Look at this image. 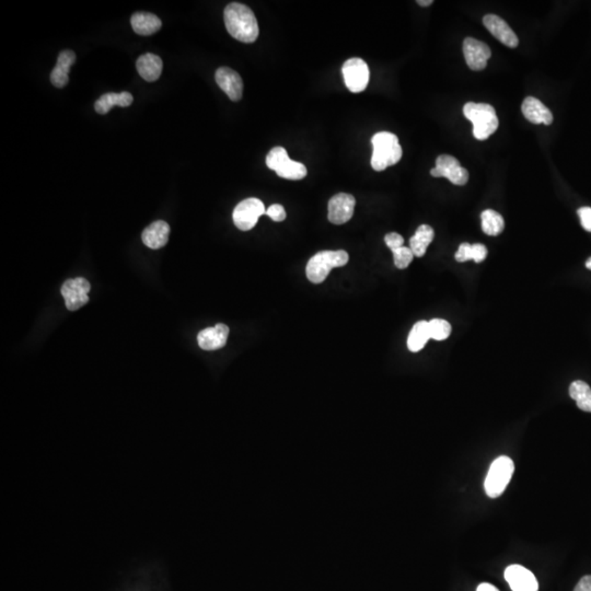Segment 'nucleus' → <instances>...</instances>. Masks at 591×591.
<instances>
[{"label": "nucleus", "instance_id": "nucleus-27", "mask_svg": "<svg viewBox=\"0 0 591 591\" xmlns=\"http://www.w3.org/2000/svg\"><path fill=\"white\" fill-rule=\"evenodd\" d=\"M430 339L443 341L448 339L451 333V325L448 321L443 319H433L428 322Z\"/></svg>", "mask_w": 591, "mask_h": 591}, {"label": "nucleus", "instance_id": "nucleus-22", "mask_svg": "<svg viewBox=\"0 0 591 591\" xmlns=\"http://www.w3.org/2000/svg\"><path fill=\"white\" fill-rule=\"evenodd\" d=\"M434 236H435V232L432 227L428 225H422L418 227L415 234L410 239V249L412 250L414 257H424L427 248L434 240Z\"/></svg>", "mask_w": 591, "mask_h": 591}, {"label": "nucleus", "instance_id": "nucleus-30", "mask_svg": "<svg viewBox=\"0 0 591 591\" xmlns=\"http://www.w3.org/2000/svg\"><path fill=\"white\" fill-rule=\"evenodd\" d=\"M266 215L272 220L277 222H284L285 219H286V212H285L284 207L280 204H274L272 206H269L266 209Z\"/></svg>", "mask_w": 591, "mask_h": 591}, {"label": "nucleus", "instance_id": "nucleus-15", "mask_svg": "<svg viewBox=\"0 0 591 591\" xmlns=\"http://www.w3.org/2000/svg\"><path fill=\"white\" fill-rule=\"evenodd\" d=\"M215 78H216L218 86L227 96L229 97L230 100L234 101V102L241 100L242 92H243V81H242L239 73L234 71V69H228V67H220L216 71Z\"/></svg>", "mask_w": 591, "mask_h": 591}, {"label": "nucleus", "instance_id": "nucleus-36", "mask_svg": "<svg viewBox=\"0 0 591 591\" xmlns=\"http://www.w3.org/2000/svg\"><path fill=\"white\" fill-rule=\"evenodd\" d=\"M433 3V0H418V5L422 6V7H428Z\"/></svg>", "mask_w": 591, "mask_h": 591}, {"label": "nucleus", "instance_id": "nucleus-26", "mask_svg": "<svg viewBox=\"0 0 591 591\" xmlns=\"http://www.w3.org/2000/svg\"><path fill=\"white\" fill-rule=\"evenodd\" d=\"M480 220H482V229L484 234L488 236H498L505 228L503 216L493 209L484 211L480 215Z\"/></svg>", "mask_w": 591, "mask_h": 591}, {"label": "nucleus", "instance_id": "nucleus-24", "mask_svg": "<svg viewBox=\"0 0 591 591\" xmlns=\"http://www.w3.org/2000/svg\"><path fill=\"white\" fill-rule=\"evenodd\" d=\"M430 339L427 321H418L414 325L408 339V348L411 352L418 353L423 350Z\"/></svg>", "mask_w": 591, "mask_h": 591}, {"label": "nucleus", "instance_id": "nucleus-5", "mask_svg": "<svg viewBox=\"0 0 591 591\" xmlns=\"http://www.w3.org/2000/svg\"><path fill=\"white\" fill-rule=\"evenodd\" d=\"M513 471L515 466L513 460L506 455H501L492 463L484 483L488 497L497 498L504 493L511 482Z\"/></svg>", "mask_w": 591, "mask_h": 591}, {"label": "nucleus", "instance_id": "nucleus-23", "mask_svg": "<svg viewBox=\"0 0 591 591\" xmlns=\"http://www.w3.org/2000/svg\"><path fill=\"white\" fill-rule=\"evenodd\" d=\"M133 96L126 91L121 92V94H112L111 92V94H104V96L98 99L96 104H94V108H96L97 113L104 115V114L111 111V108L114 106H123V108L131 106L133 104Z\"/></svg>", "mask_w": 591, "mask_h": 591}, {"label": "nucleus", "instance_id": "nucleus-32", "mask_svg": "<svg viewBox=\"0 0 591 591\" xmlns=\"http://www.w3.org/2000/svg\"><path fill=\"white\" fill-rule=\"evenodd\" d=\"M578 216L581 218V226L586 232H591V208L581 207L578 209Z\"/></svg>", "mask_w": 591, "mask_h": 591}, {"label": "nucleus", "instance_id": "nucleus-20", "mask_svg": "<svg viewBox=\"0 0 591 591\" xmlns=\"http://www.w3.org/2000/svg\"><path fill=\"white\" fill-rule=\"evenodd\" d=\"M137 71L139 75L148 83H154L158 80L162 76L164 64L162 58L155 54H145L138 58L136 63Z\"/></svg>", "mask_w": 591, "mask_h": 591}, {"label": "nucleus", "instance_id": "nucleus-16", "mask_svg": "<svg viewBox=\"0 0 591 591\" xmlns=\"http://www.w3.org/2000/svg\"><path fill=\"white\" fill-rule=\"evenodd\" d=\"M229 335V327L219 323L213 327H207L197 335L199 348L205 350H215L224 348Z\"/></svg>", "mask_w": 591, "mask_h": 591}, {"label": "nucleus", "instance_id": "nucleus-2", "mask_svg": "<svg viewBox=\"0 0 591 591\" xmlns=\"http://www.w3.org/2000/svg\"><path fill=\"white\" fill-rule=\"evenodd\" d=\"M373 152L371 166L376 171H383L387 166H394L402 158V147L398 137L389 131H380L371 138Z\"/></svg>", "mask_w": 591, "mask_h": 591}, {"label": "nucleus", "instance_id": "nucleus-10", "mask_svg": "<svg viewBox=\"0 0 591 591\" xmlns=\"http://www.w3.org/2000/svg\"><path fill=\"white\" fill-rule=\"evenodd\" d=\"M91 285L86 278L77 277L73 280H66L62 286V294L65 299L66 308L69 311H76L87 305L89 301L88 294Z\"/></svg>", "mask_w": 591, "mask_h": 591}, {"label": "nucleus", "instance_id": "nucleus-34", "mask_svg": "<svg viewBox=\"0 0 591 591\" xmlns=\"http://www.w3.org/2000/svg\"><path fill=\"white\" fill-rule=\"evenodd\" d=\"M574 591H591V576L583 577Z\"/></svg>", "mask_w": 591, "mask_h": 591}, {"label": "nucleus", "instance_id": "nucleus-7", "mask_svg": "<svg viewBox=\"0 0 591 591\" xmlns=\"http://www.w3.org/2000/svg\"><path fill=\"white\" fill-rule=\"evenodd\" d=\"M264 214H266V209L263 201L251 197V199H244L236 205L232 214V219L238 229L249 232L252 228H255L259 217Z\"/></svg>", "mask_w": 591, "mask_h": 591}, {"label": "nucleus", "instance_id": "nucleus-12", "mask_svg": "<svg viewBox=\"0 0 591 591\" xmlns=\"http://www.w3.org/2000/svg\"><path fill=\"white\" fill-rule=\"evenodd\" d=\"M463 53L469 69L474 71L485 69L492 56V50L488 45L473 38H467L463 42Z\"/></svg>", "mask_w": 591, "mask_h": 591}, {"label": "nucleus", "instance_id": "nucleus-29", "mask_svg": "<svg viewBox=\"0 0 591 591\" xmlns=\"http://www.w3.org/2000/svg\"><path fill=\"white\" fill-rule=\"evenodd\" d=\"M385 242L387 244V248L391 250V251H394V250L399 249V248L404 247L403 244H404V239H403V236L401 234H397V232H390V234H387V236H385Z\"/></svg>", "mask_w": 591, "mask_h": 591}, {"label": "nucleus", "instance_id": "nucleus-11", "mask_svg": "<svg viewBox=\"0 0 591 591\" xmlns=\"http://www.w3.org/2000/svg\"><path fill=\"white\" fill-rule=\"evenodd\" d=\"M355 205L356 199L350 194H336L329 201L327 218L334 225L346 224L354 215Z\"/></svg>", "mask_w": 591, "mask_h": 591}, {"label": "nucleus", "instance_id": "nucleus-9", "mask_svg": "<svg viewBox=\"0 0 591 591\" xmlns=\"http://www.w3.org/2000/svg\"><path fill=\"white\" fill-rule=\"evenodd\" d=\"M435 178H446L455 185H466L469 181V172L460 166L458 159L449 155H441L436 160V168L430 170Z\"/></svg>", "mask_w": 591, "mask_h": 591}, {"label": "nucleus", "instance_id": "nucleus-13", "mask_svg": "<svg viewBox=\"0 0 591 591\" xmlns=\"http://www.w3.org/2000/svg\"><path fill=\"white\" fill-rule=\"evenodd\" d=\"M505 579L513 591H538L536 576L526 567L511 565L505 571Z\"/></svg>", "mask_w": 591, "mask_h": 591}, {"label": "nucleus", "instance_id": "nucleus-8", "mask_svg": "<svg viewBox=\"0 0 591 591\" xmlns=\"http://www.w3.org/2000/svg\"><path fill=\"white\" fill-rule=\"evenodd\" d=\"M345 85L353 94H359L367 88L369 83V69L362 58H350L345 62L342 69Z\"/></svg>", "mask_w": 591, "mask_h": 591}, {"label": "nucleus", "instance_id": "nucleus-4", "mask_svg": "<svg viewBox=\"0 0 591 591\" xmlns=\"http://www.w3.org/2000/svg\"><path fill=\"white\" fill-rule=\"evenodd\" d=\"M348 253L344 250L319 252L308 262L306 269L308 280L313 284H321L333 269L344 266L348 264Z\"/></svg>", "mask_w": 591, "mask_h": 591}, {"label": "nucleus", "instance_id": "nucleus-14", "mask_svg": "<svg viewBox=\"0 0 591 591\" xmlns=\"http://www.w3.org/2000/svg\"><path fill=\"white\" fill-rule=\"evenodd\" d=\"M485 28L504 45L516 48L519 45L518 36L505 20L496 15H486L483 18Z\"/></svg>", "mask_w": 591, "mask_h": 591}, {"label": "nucleus", "instance_id": "nucleus-28", "mask_svg": "<svg viewBox=\"0 0 591 591\" xmlns=\"http://www.w3.org/2000/svg\"><path fill=\"white\" fill-rule=\"evenodd\" d=\"M394 265L400 269H406L414 259L412 250L410 248L402 247L392 251Z\"/></svg>", "mask_w": 591, "mask_h": 591}, {"label": "nucleus", "instance_id": "nucleus-18", "mask_svg": "<svg viewBox=\"0 0 591 591\" xmlns=\"http://www.w3.org/2000/svg\"><path fill=\"white\" fill-rule=\"evenodd\" d=\"M169 234H170V226L166 222L158 220L143 230L141 239L147 247L152 250H158L166 245L169 240Z\"/></svg>", "mask_w": 591, "mask_h": 591}, {"label": "nucleus", "instance_id": "nucleus-21", "mask_svg": "<svg viewBox=\"0 0 591 591\" xmlns=\"http://www.w3.org/2000/svg\"><path fill=\"white\" fill-rule=\"evenodd\" d=\"M133 30L139 36H151L162 28V20L149 13H136L131 17Z\"/></svg>", "mask_w": 591, "mask_h": 591}, {"label": "nucleus", "instance_id": "nucleus-19", "mask_svg": "<svg viewBox=\"0 0 591 591\" xmlns=\"http://www.w3.org/2000/svg\"><path fill=\"white\" fill-rule=\"evenodd\" d=\"M76 62V54L73 50H63L58 56L55 69L50 73V81L56 88H64L67 86L69 78V71Z\"/></svg>", "mask_w": 591, "mask_h": 591}, {"label": "nucleus", "instance_id": "nucleus-6", "mask_svg": "<svg viewBox=\"0 0 591 591\" xmlns=\"http://www.w3.org/2000/svg\"><path fill=\"white\" fill-rule=\"evenodd\" d=\"M266 166L283 179L294 181L304 179L308 173L305 164L292 160L283 147H275L269 151L266 156Z\"/></svg>", "mask_w": 591, "mask_h": 591}, {"label": "nucleus", "instance_id": "nucleus-37", "mask_svg": "<svg viewBox=\"0 0 591 591\" xmlns=\"http://www.w3.org/2000/svg\"><path fill=\"white\" fill-rule=\"evenodd\" d=\"M586 267L588 269H591V257H589V259H587Z\"/></svg>", "mask_w": 591, "mask_h": 591}, {"label": "nucleus", "instance_id": "nucleus-31", "mask_svg": "<svg viewBox=\"0 0 591 591\" xmlns=\"http://www.w3.org/2000/svg\"><path fill=\"white\" fill-rule=\"evenodd\" d=\"M455 259L463 263V262L470 261L473 259L472 257V244L463 242L460 244L458 251L455 253Z\"/></svg>", "mask_w": 591, "mask_h": 591}, {"label": "nucleus", "instance_id": "nucleus-1", "mask_svg": "<svg viewBox=\"0 0 591 591\" xmlns=\"http://www.w3.org/2000/svg\"><path fill=\"white\" fill-rule=\"evenodd\" d=\"M225 24L230 36L242 43H253L259 34L255 13L243 3H232L227 6L224 13Z\"/></svg>", "mask_w": 591, "mask_h": 591}, {"label": "nucleus", "instance_id": "nucleus-25", "mask_svg": "<svg viewBox=\"0 0 591 591\" xmlns=\"http://www.w3.org/2000/svg\"><path fill=\"white\" fill-rule=\"evenodd\" d=\"M571 398L576 401L577 406L584 412L591 413V389L588 383L577 380L569 387Z\"/></svg>", "mask_w": 591, "mask_h": 591}, {"label": "nucleus", "instance_id": "nucleus-3", "mask_svg": "<svg viewBox=\"0 0 591 591\" xmlns=\"http://www.w3.org/2000/svg\"><path fill=\"white\" fill-rule=\"evenodd\" d=\"M463 113L473 124V135L478 141H485L497 131L499 121L491 104L469 102L463 108Z\"/></svg>", "mask_w": 591, "mask_h": 591}, {"label": "nucleus", "instance_id": "nucleus-17", "mask_svg": "<svg viewBox=\"0 0 591 591\" xmlns=\"http://www.w3.org/2000/svg\"><path fill=\"white\" fill-rule=\"evenodd\" d=\"M521 111L525 118L531 123L544 124V125H551L553 123L552 112L542 104L541 101H539L534 97L525 99L521 106Z\"/></svg>", "mask_w": 591, "mask_h": 591}, {"label": "nucleus", "instance_id": "nucleus-33", "mask_svg": "<svg viewBox=\"0 0 591 591\" xmlns=\"http://www.w3.org/2000/svg\"><path fill=\"white\" fill-rule=\"evenodd\" d=\"M487 257V249L484 244H472V257L476 263H480Z\"/></svg>", "mask_w": 591, "mask_h": 591}, {"label": "nucleus", "instance_id": "nucleus-35", "mask_svg": "<svg viewBox=\"0 0 591 591\" xmlns=\"http://www.w3.org/2000/svg\"><path fill=\"white\" fill-rule=\"evenodd\" d=\"M476 591H499L495 586L493 585L487 584V583H484V584H480V586L478 587Z\"/></svg>", "mask_w": 591, "mask_h": 591}]
</instances>
